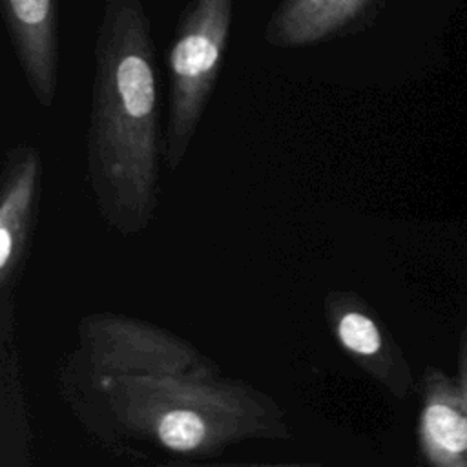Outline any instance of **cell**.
Instances as JSON below:
<instances>
[{
	"mask_svg": "<svg viewBox=\"0 0 467 467\" xmlns=\"http://www.w3.org/2000/svg\"><path fill=\"white\" fill-rule=\"evenodd\" d=\"M162 164L150 16L142 0H106L95 38L86 168L109 230L133 235L151 224L161 202Z\"/></svg>",
	"mask_w": 467,
	"mask_h": 467,
	"instance_id": "obj_1",
	"label": "cell"
},
{
	"mask_svg": "<svg viewBox=\"0 0 467 467\" xmlns=\"http://www.w3.org/2000/svg\"><path fill=\"white\" fill-rule=\"evenodd\" d=\"M115 418L179 454H212L248 438L286 434L279 407L248 385L213 376L117 374L100 378Z\"/></svg>",
	"mask_w": 467,
	"mask_h": 467,
	"instance_id": "obj_2",
	"label": "cell"
},
{
	"mask_svg": "<svg viewBox=\"0 0 467 467\" xmlns=\"http://www.w3.org/2000/svg\"><path fill=\"white\" fill-rule=\"evenodd\" d=\"M234 0H192L168 49L170 104L162 131L164 168L179 170L221 73L232 31Z\"/></svg>",
	"mask_w": 467,
	"mask_h": 467,
	"instance_id": "obj_3",
	"label": "cell"
},
{
	"mask_svg": "<svg viewBox=\"0 0 467 467\" xmlns=\"http://www.w3.org/2000/svg\"><path fill=\"white\" fill-rule=\"evenodd\" d=\"M80 343L97 376H212V365L184 339L120 314H93L80 323Z\"/></svg>",
	"mask_w": 467,
	"mask_h": 467,
	"instance_id": "obj_4",
	"label": "cell"
},
{
	"mask_svg": "<svg viewBox=\"0 0 467 467\" xmlns=\"http://www.w3.org/2000/svg\"><path fill=\"white\" fill-rule=\"evenodd\" d=\"M416 436L427 467H467V328L460 337L456 372L438 367L423 372Z\"/></svg>",
	"mask_w": 467,
	"mask_h": 467,
	"instance_id": "obj_5",
	"label": "cell"
},
{
	"mask_svg": "<svg viewBox=\"0 0 467 467\" xmlns=\"http://www.w3.org/2000/svg\"><path fill=\"white\" fill-rule=\"evenodd\" d=\"M40 151L29 142L7 148L0 177V285L16 283L27 255L42 181Z\"/></svg>",
	"mask_w": 467,
	"mask_h": 467,
	"instance_id": "obj_6",
	"label": "cell"
},
{
	"mask_svg": "<svg viewBox=\"0 0 467 467\" xmlns=\"http://www.w3.org/2000/svg\"><path fill=\"white\" fill-rule=\"evenodd\" d=\"M325 310L343 350L389 392L405 398L412 387L409 363L363 301L336 290L327 296Z\"/></svg>",
	"mask_w": 467,
	"mask_h": 467,
	"instance_id": "obj_7",
	"label": "cell"
},
{
	"mask_svg": "<svg viewBox=\"0 0 467 467\" xmlns=\"http://www.w3.org/2000/svg\"><path fill=\"white\" fill-rule=\"evenodd\" d=\"M4 24L24 78L42 108L58 89V0H0Z\"/></svg>",
	"mask_w": 467,
	"mask_h": 467,
	"instance_id": "obj_8",
	"label": "cell"
},
{
	"mask_svg": "<svg viewBox=\"0 0 467 467\" xmlns=\"http://www.w3.org/2000/svg\"><path fill=\"white\" fill-rule=\"evenodd\" d=\"M381 0H281L263 38L274 47H305L352 35L367 26Z\"/></svg>",
	"mask_w": 467,
	"mask_h": 467,
	"instance_id": "obj_9",
	"label": "cell"
},
{
	"mask_svg": "<svg viewBox=\"0 0 467 467\" xmlns=\"http://www.w3.org/2000/svg\"><path fill=\"white\" fill-rule=\"evenodd\" d=\"M159 467H321V465H306V463H286V465H274V463H224V465H195V463H168Z\"/></svg>",
	"mask_w": 467,
	"mask_h": 467,
	"instance_id": "obj_10",
	"label": "cell"
}]
</instances>
